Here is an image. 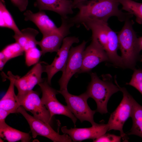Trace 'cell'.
<instances>
[{
    "label": "cell",
    "instance_id": "1",
    "mask_svg": "<svg viewBox=\"0 0 142 142\" xmlns=\"http://www.w3.org/2000/svg\"><path fill=\"white\" fill-rule=\"evenodd\" d=\"M120 4L118 0H90L80 2L74 6L73 8L78 9L79 11L69 19L77 27L90 19L108 22L109 18L113 16L116 17L121 22L130 19L133 15L119 9Z\"/></svg>",
    "mask_w": 142,
    "mask_h": 142
},
{
    "label": "cell",
    "instance_id": "2",
    "mask_svg": "<svg viewBox=\"0 0 142 142\" xmlns=\"http://www.w3.org/2000/svg\"><path fill=\"white\" fill-rule=\"evenodd\" d=\"M134 22L130 19L125 22L124 25L118 33L119 48L124 68L133 70L138 61H142L140 53L138 38L133 28Z\"/></svg>",
    "mask_w": 142,
    "mask_h": 142
},
{
    "label": "cell",
    "instance_id": "3",
    "mask_svg": "<svg viewBox=\"0 0 142 142\" xmlns=\"http://www.w3.org/2000/svg\"><path fill=\"white\" fill-rule=\"evenodd\" d=\"M91 81L85 92L89 98H93L97 105L96 112L102 114L108 113L107 105L111 96L114 93L120 91L115 78V82H112L110 75H102L103 79H100L95 73H90Z\"/></svg>",
    "mask_w": 142,
    "mask_h": 142
},
{
    "label": "cell",
    "instance_id": "4",
    "mask_svg": "<svg viewBox=\"0 0 142 142\" xmlns=\"http://www.w3.org/2000/svg\"><path fill=\"white\" fill-rule=\"evenodd\" d=\"M57 91L63 96L70 111L81 122L87 121L92 125L97 124L94 120L96 110H91L88 105L87 100L89 98L85 92L80 95H75L70 93L67 90Z\"/></svg>",
    "mask_w": 142,
    "mask_h": 142
},
{
    "label": "cell",
    "instance_id": "5",
    "mask_svg": "<svg viewBox=\"0 0 142 142\" xmlns=\"http://www.w3.org/2000/svg\"><path fill=\"white\" fill-rule=\"evenodd\" d=\"M120 91L123 93V99L115 110L110 114L108 124V131L113 130L120 132V135L125 140V134L123 127L126 121L131 117L133 108L134 99L124 87H121L118 84Z\"/></svg>",
    "mask_w": 142,
    "mask_h": 142
},
{
    "label": "cell",
    "instance_id": "6",
    "mask_svg": "<svg viewBox=\"0 0 142 142\" xmlns=\"http://www.w3.org/2000/svg\"><path fill=\"white\" fill-rule=\"evenodd\" d=\"M18 112L25 118L29 126L32 136L35 138L38 135L46 137L54 142H72L73 141L67 134L60 135L56 132L51 126L44 121L36 119L28 114L22 106Z\"/></svg>",
    "mask_w": 142,
    "mask_h": 142
},
{
    "label": "cell",
    "instance_id": "7",
    "mask_svg": "<svg viewBox=\"0 0 142 142\" xmlns=\"http://www.w3.org/2000/svg\"><path fill=\"white\" fill-rule=\"evenodd\" d=\"M38 85L42 93L41 101L49 111L51 118H52L55 115H63L71 119L75 125L77 118L67 105H63L58 100L56 97V95L59 94L57 90L50 86L47 82V79Z\"/></svg>",
    "mask_w": 142,
    "mask_h": 142
},
{
    "label": "cell",
    "instance_id": "8",
    "mask_svg": "<svg viewBox=\"0 0 142 142\" xmlns=\"http://www.w3.org/2000/svg\"><path fill=\"white\" fill-rule=\"evenodd\" d=\"M17 97L20 105L26 111L31 113L36 119L51 126L52 118L37 92L32 90L22 95H17Z\"/></svg>",
    "mask_w": 142,
    "mask_h": 142
},
{
    "label": "cell",
    "instance_id": "9",
    "mask_svg": "<svg viewBox=\"0 0 142 142\" xmlns=\"http://www.w3.org/2000/svg\"><path fill=\"white\" fill-rule=\"evenodd\" d=\"M87 42L85 40L79 45L71 47L66 66L58 83L60 90H67L68 83L75 74L78 73L82 64L83 54Z\"/></svg>",
    "mask_w": 142,
    "mask_h": 142
},
{
    "label": "cell",
    "instance_id": "10",
    "mask_svg": "<svg viewBox=\"0 0 142 142\" xmlns=\"http://www.w3.org/2000/svg\"><path fill=\"white\" fill-rule=\"evenodd\" d=\"M61 26L52 32L43 36L41 40L38 41L43 55L48 52H57L60 48L63 39L70 33V28L74 24L69 18H61Z\"/></svg>",
    "mask_w": 142,
    "mask_h": 142
},
{
    "label": "cell",
    "instance_id": "11",
    "mask_svg": "<svg viewBox=\"0 0 142 142\" xmlns=\"http://www.w3.org/2000/svg\"><path fill=\"white\" fill-rule=\"evenodd\" d=\"M79 41L78 37L75 36L66 37L63 39L62 44L53 61L51 64L44 66V72H46L47 77V81L50 85L52 78L57 72H62L65 68L69 52L72 45Z\"/></svg>",
    "mask_w": 142,
    "mask_h": 142
},
{
    "label": "cell",
    "instance_id": "12",
    "mask_svg": "<svg viewBox=\"0 0 142 142\" xmlns=\"http://www.w3.org/2000/svg\"><path fill=\"white\" fill-rule=\"evenodd\" d=\"M92 41L85 49L82 63L78 73L89 72L99 63L109 61L108 55L96 37L92 35Z\"/></svg>",
    "mask_w": 142,
    "mask_h": 142
},
{
    "label": "cell",
    "instance_id": "13",
    "mask_svg": "<svg viewBox=\"0 0 142 142\" xmlns=\"http://www.w3.org/2000/svg\"><path fill=\"white\" fill-rule=\"evenodd\" d=\"M44 72V67L40 62L36 64L23 77L15 75L14 84L18 94H22L32 90L36 85L43 82L45 80L42 78V75Z\"/></svg>",
    "mask_w": 142,
    "mask_h": 142
},
{
    "label": "cell",
    "instance_id": "14",
    "mask_svg": "<svg viewBox=\"0 0 142 142\" xmlns=\"http://www.w3.org/2000/svg\"><path fill=\"white\" fill-rule=\"evenodd\" d=\"M109 129L108 124H98L90 128H78L74 127L67 129L62 127L61 131L64 134H68L73 141H81L88 139H95L105 134Z\"/></svg>",
    "mask_w": 142,
    "mask_h": 142
},
{
    "label": "cell",
    "instance_id": "15",
    "mask_svg": "<svg viewBox=\"0 0 142 142\" xmlns=\"http://www.w3.org/2000/svg\"><path fill=\"white\" fill-rule=\"evenodd\" d=\"M34 6L39 11L49 10L59 14L61 18L68 17L73 13V2L71 0H36Z\"/></svg>",
    "mask_w": 142,
    "mask_h": 142
},
{
    "label": "cell",
    "instance_id": "16",
    "mask_svg": "<svg viewBox=\"0 0 142 142\" xmlns=\"http://www.w3.org/2000/svg\"><path fill=\"white\" fill-rule=\"evenodd\" d=\"M23 14L24 20L33 22L38 27L43 36L52 32L58 28L54 22L43 11L34 13L30 10H27Z\"/></svg>",
    "mask_w": 142,
    "mask_h": 142
},
{
    "label": "cell",
    "instance_id": "17",
    "mask_svg": "<svg viewBox=\"0 0 142 142\" xmlns=\"http://www.w3.org/2000/svg\"><path fill=\"white\" fill-rule=\"evenodd\" d=\"M8 76L6 78L9 79L10 83L6 93L0 101V108L6 110L11 114L18 113V110L21 106L17 99V95L14 90V79L13 74L9 71L7 73Z\"/></svg>",
    "mask_w": 142,
    "mask_h": 142
},
{
    "label": "cell",
    "instance_id": "18",
    "mask_svg": "<svg viewBox=\"0 0 142 142\" xmlns=\"http://www.w3.org/2000/svg\"><path fill=\"white\" fill-rule=\"evenodd\" d=\"M0 137L9 142L21 141L28 142L32 137L29 133L24 132L10 126L5 121L0 123Z\"/></svg>",
    "mask_w": 142,
    "mask_h": 142
},
{
    "label": "cell",
    "instance_id": "19",
    "mask_svg": "<svg viewBox=\"0 0 142 142\" xmlns=\"http://www.w3.org/2000/svg\"><path fill=\"white\" fill-rule=\"evenodd\" d=\"M21 31V34H14L13 37L16 42L23 47L24 51L36 47L38 41L36 40V37L39 33L38 31L33 28H28Z\"/></svg>",
    "mask_w": 142,
    "mask_h": 142
},
{
    "label": "cell",
    "instance_id": "20",
    "mask_svg": "<svg viewBox=\"0 0 142 142\" xmlns=\"http://www.w3.org/2000/svg\"><path fill=\"white\" fill-rule=\"evenodd\" d=\"M133 103L131 116L132 120V126L128 134L135 135L142 138V105L134 99Z\"/></svg>",
    "mask_w": 142,
    "mask_h": 142
},
{
    "label": "cell",
    "instance_id": "21",
    "mask_svg": "<svg viewBox=\"0 0 142 142\" xmlns=\"http://www.w3.org/2000/svg\"><path fill=\"white\" fill-rule=\"evenodd\" d=\"M0 27L12 30L15 34H22L11 14L7 8L4 0H0Z\"/></svg>",
    "mask_w": 142,
    "mask_h": 142
},
{
    "label": "cell",
    "instance_id": "22",
    "mask_svg": "<svg viewBox=\"0 0 142 142\" xmlns=\"http://www.w3.org/2000/svg\"><path fill=\"white\" fill-rule=\"evenodd\" d=\"M122 6V9L127 12L134 15L136 22L142 24V3L132 0H118Z\"/></svg>",
    "mask_w": 142,
    "mask_h": 142
},
{
    "label": "cell",
    "instance_id": "23",
    "mask_svg": "<svg viewBox=\"0 0 142 142\" xmlns=\"http://www.w3.org/2000/svg\"><path fill=\"white\" fill-rule=\"evenodd\" d=\"M1 52L8 61L22 55L24 52L23 47L16 42L7 45Z\"/></svg>",
    "mask_w": 142,
    "mask_h": 142
},
{
    "label": "cell",
    "instance_id": "24",
    "mask_svg": "<svg viewBox=\"0 0 142 142\" xmlns=\"http://www.w3.org/2000/svg\"><path fill=\"white\" fill-rule=\"evenodd\" d=\"M25 63L28 67L35 65L38 63L40 57L43 55L42 51L36 47L24 52Z\"/></svg>",
    "mask_w": 142,
    "mask_h": 142
},
{
    "label": "cell",
    "instance_id": "25",
    "mask_svg": "<svg viewBox=\"0 0 142 142\" xmlns=\"http://www.w3.org/2000/svg\"><path fill=\"white\" fill-rule=\"evenodd\" d=\"M130 82L126 84L137 89L142 95V69H135Z\"/></svg>",
    "mask_w": 142,
    "mask_h": 142
},
{
    "label": "cell",
    "instance_id": "26",
    "mask_svg": "<svg viewBox=\"0 0 142 142\" xmlns=\"http://www.w3.org/2000/svg\"><path fill=\"white\" fill-rule=\"evenodd\" d=\"M122 138L121 136H118L113 134L106 133L93 140L94 142H119Z\"/></svg>",
    "mask_w": 142,
    "mask_h": 142
},
{
    "label": "cell",
    "instance_id": "27",
    "mask_svg": "<svg viewBox=\"0 0 142 142\" xmlns=\"http://www.w3.org/2000/svg\"><path fill=\"white\" fill-rule=\"evenodd\" d=\"M10 0L12 3L17 7L20 12H24L26 10L28 3V0Z\"/></svg>",
    "mask_w": 142,
    "mask_h": 142
},
{
    "label": "cell",
    "instance_id": "28",
    "mask_svg": "<svg viewBox=\"0 0 142 142\" xmlns=\"http://www.w3.org/2000/svg\"><path fill=\"white\" fill-rule=\"evenodd\" d=\"M10 114L8 111L0 108V123L5 121L6 117Z\"/></svg>",
    "mask_w": 142,
    "mask_h": 142
},
{
    "label": "cell",
    "instance_id": "29",
    "mask_svg": "<svg viewBox=\"0 0 142 142\" xmlns=\"http://www.w3.org/2000/svg\"><path fill=\"white\" fill-rule=\"evenodd\" d=\"M8 61L6 59H0V69L2 70L5 64Z\"/></svg>",
    "mask_w": 142,
    "mask_h": 142
},
{
    "label": "cell",
    "instance_id": "30",
    "mask_svg": "<svg viewBox=\"0 0 142 142\" xmlns=\"http://www.w3.org/2000/svg\"><path fill=\"white\" fill-rule=\"evenodd\" d=\"M90 0H73V6L76 4L78 3H79L84 2L85 1H89Z\"/></svg>",
    "mask_w": 142,
    "mask_h": 142
},
{
    "label": "cell",
    "instance_id": "31",
    "mask_svg": "<svg viewBox=\"0 0 142 142\" xmlns=\"http://www.w3.org/2000/svg\"><path fill=\"white\" fill-rule=\"evenodd\" d=\"M138 42L140 49L142 50V36L138 38Z\"/></svg>",
    "mask_w": 142,
    "mask_h": 142
},
{
    "label": "cell",
    "instance_id": "32",
    "mask_svg": "<svg viewBox=\"0 0 142 142\" xmlns=\"http://www.w3.org/2000/svg\"><path fill=\"white\" fill-rule=\"evenodd\" d=\"M0 142H3V140H2V139H1V138H0Z\"/></svg>",
    "mask_w": 142,
    "mask_h": 142
}]
</instances>
